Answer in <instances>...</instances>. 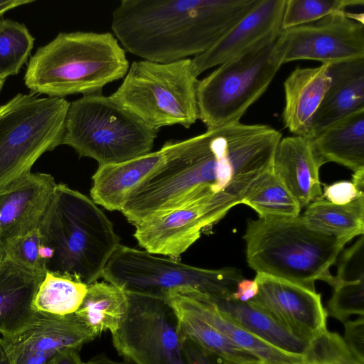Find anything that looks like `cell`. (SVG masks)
Wrapping results in <instances>:
<instances>
[{"label": "cell", "mask_w": 364, "mask_h": 364, "mask_svg": "<svg viewBox=\"0 0 364 364\" xmlns=\"http://www.w3.org/2000/svg\"><path fill=\"white\" fill-rule=\"evenodd\" d=\"M254 159L242 137L228 127L207 129L190 146L141 184L120 211L139 223L203 198L226 215L240 204L252 181Z\"/></svg>", "instance_id": "obj_1"}, {"label": "cell", "mask_w": 364, "mask_h": 364, "mask_svg": "<svg viewBox=\"0 0 364 364\" xmlns=\"http://www.w3.org/2000/svg\"><path fill=\"white\" fill-rule=\"evenodd\" d=\"M259 1L122 0L112 12V30L129 53L172 63L207 51Z\"/></svg>", "instance_id": "obj_2"}, {"label": "cell", "mask_w": 364, "mask_h": 364, "mask_svg": "<svg viewBox=\"0 0 364 364\" xmlns=\"http://www.w3.org/2000/svg\"><path fill=\"white\" fill-rule=\"evenodd\" d=\"M129 68L125 50L112 33L61 32L30 57L23 79L32 95L65 98L102 92Z\"/></svg>", "instance_id": "obj_3"}, {"label": "cell", "mask_w": 364, "mask_h": 364, "mask_svg": "<svg viewBox=\"0 0 364 364\" xmlns=\"http://www.w3.org/2000/svg\"><path fill=\"white\" fill-rule=\"evenodd\" d=\"M39 231L53 252L47 271L87 285L102 277L119 237L112 223L87 196L57 183Z\"/></svg>", "instance_id": "obj_4"}, {"label": "cell", "mask_w": 364, "mask_h": 364, "mask_svg": "<svg viewBox=\"0 0 364 364\" xmlns=\"http://www.w3.org/2000/svg\"><path fill=\"white\" fill-rule=\"evenodd\" d=\"M243 238L248 265L257 273L286 279L312 291L330 272L348 242L310 228L301 215L280 220H249Z\"/></svg>", "instance_id": "obj_5"}, {"label": "cell", "mask_w": 364, "mask_h": 364, "mask_svg": "<svg viewBox=\"0 0 364 364\" xmlns=\"http://www.w3.org/2000/svg\"><path fill=\"white\" fill-rule=\"evenodd\" d=\"M102 278L128 293L166 300L169 293L179 292L208 301L230 298L244 279L235 268L196 267L121 244L107 263Z\"/></svg>", "instance_id": "obj_6"}, {"label": "cell", "mask_w": 364, "mask_h": 364, "mask_svg": "<svg viewBox=\"0 0 364 364\" xmlns=\"http://www.w3.org/2000/svg\"><path fill=\"white\" fill-rule=\"evenodd\" d=\"M158 132L100 92L70 102L62 144L98 166L117 164L151 152Z\"/></svg>", "instance_id": "obj_7"}, {"label": "cell", "mask_w": 364, "mask_h": 364, "mask_svg": "<svg viewBox=\"0 0 364 364\" xmlns=\"http://www.w3.org/2000/svg\"><path fill=\"white\" fill-rule=\"evenodd\" d=\"M198 75L191 58L161 63L134 61L110 97L149 127H191L198 119Z\"/></svg>", "instance_id": "obj_8"}, {"label": "cell", "mask_w": 364, "mask_h": 364, "mask_svg": "<svg viewBox=\"0 0 364 364\" xmlns=\"http://www.w3.org/2000/svg\"><path fill=\"white\" fill-rule=\"evenodd\" d=\"M69 105L65 98L19 93L0 105V190L62 144Z\"/></svg>", "instance_id": "obj_9"}, {"label": "cell", "mask_w": 364, "mask_h": 364, "mask_svg": "<svg viewBox=\"0 0 364 364\" xmlns=\"http://www.w3.org/2000/svg\"><path fill=\"white\" fill-rule=\"evenodd\" d=\"M281 31L223 63L198 82L199 119L207 129L240 122L267 90L281 65L273 50Z\"/></svg>", "instance_id": "obj_10"}, {"label": "cell", "mask_w": 364, "mask_h": 364, "mask_svg": "<svg viewBox=\"0 0 364 364\" xmlns=\"http://www.w3.org/2000/svg\"><path fill=\"white\" fill-rule=\"evenodd\" d=\"M129 309L112 345L132 364H187L174 312L166 300L128 293Z\"/></svg>", "instance_id": "obj_11"}, {"label": "cell", "mask_w": 364, "mask_h": 364, "mask_svg": "<svg viewBox=\"0 0 364 364\" xmlns=\"http://www.w3.org/2000/svg\"><path fill=\"white\" fill-rule=\"evenodd\" d=\"M363 14L334 13L316 21L282 30L273 50L279 64L314 60L321 64L364 57Z\"/></svg>", "instance_id": "obj_12"}, {"label": "cell", "mask_w": 364, "mask_h": 364, "mask_svg": "<svg viewBox=\"0 0 364 364\" xmlns=\"http://www.w3.org/2000/svg\"><path fill=\"white\" fill-rule=\"evenodd\" d=\"M254 279L258 293L249 302L294 337L309 343L327 330L328 313L316 291L264 273Z\"/></svg>", "instance_id": "obj_13"}, {"label": "cell", "mask_w": 364, "mask_h": 364, "mask_svg": "<svg viewBox=\"0 0 364 364\" xmlns=\"http://www.w3.org/2000/svg\"><path fill=\"white\" fill-rule=\"evenodd\" d=\"M224 216L215 201L203 198L139 223L134 237L149 253L176 258Z\"/></svg>", "instance_id": "obj_14"}, {"label": "cell", "mask_w": 364, "mask_h": 364, "mask_svg": "<svg viewBox=\"0 0 364 364\" xmlns=\"http://www.w3.org/2000/svg\"><path fill=\"white\" fill-rule=\"evenodd\" d=\"M97 336L75 314L54 316L36 312L22 330L2 338L15 364H46L58 353L80 350Z\"/></svg>", "instance_id": "obj_15"}, {"label": "cell", "mask_w": 364, "mask_h": 364, "mask_svg": "<svg viewBox=\"0 0 364 364\" xmlns=\"http://www.w3.org/2000/svg\"><path fill=\"white\" fill-rule=\"evenodd\" d=\"M192 137L169 140L156 151L129 161L98 168L92 177V200L105 209L121 211L130 196L172 159L186 150Z\"/></svg>", "instance_id": "obj_16"}, {"label": "cell", "mask_w": 364, "mask_h": 364, "mask_svg": "<svg viewBox=\"0 0 364 364\" xmlns=\"http://www.w3.org/2000/svg\"><path fill=\"white\" fill-rule=\"evenodd\" d=\"M54 178L30 173L0 190V257L11 240L38 230L53 198Z\"/></svg>", "instance_id": "obj_17"}, {"label": "cell", "mask_w": 364, "mask_h": 364, "mask_svg": "<svg viewBox=\"0 0 364 364\" xmlns=\"http://www.w3.org/2000/svg\"><path fill=\"white\" fill-rule=\"evenodd\" d=\"M285 4L286 0H259L210 49L191 58L198 76L243 53L267 36L281 31Z\"/></svg>", "instance_id": "obj_18"}, {"label": "cell", "mask_w": 364, "mask_h": 364, "mask_svg": "<svg viewBox=\"0 0 364 364\" xmlns=\"http://www.w3.org/2000/svg\"><path fill=\"white\" fill-rule=\"evenodd\" d=\"M323 165L309 137L281 139L272 163V171L301 208L322 196L319 169Z\"/></svg>", "instance_id": "obj_19"}, {"label": "cell", "mask_w": 364, "mask_h": 364, "mask_svg": "<svg viewBox=\"0 0 364 364\" xmlns=\"http://www.w3.org/2000/svg\"><path fill=\"white\" fill-rule=\"evenodd\" d=\"M329 64L296 68L286 79L282 119L294 136L310 137L316 113L330 86Z\"/></svg>", "instance_id": "obj_20"}, {"label": "cell", "mask_w": 364, "mask_h": 364, "mask_svg": "<svg viewBox=\"0 0 364 364\" xmlns=\"http://www.w3.org/2000/svg\"><path fill=\"white\" fill-rule=\"evenodd\" d=\"M330 86L314 117V136L333 122L364 110V57L329 64Z\"/></svg>", "instance_id": "obj_21"}, {"label": "cell", "mask_w": 364, "mask_h": 364, "mask_svg": "<svg viewBox=\"0 0 364 364\" xmlns=\"http://www.w3.org/2000/svg\"><path fill=\"white\" fill-rule=\"evenodd\" d=\"M45 274L0 259V333L11 336L25 328L36 311L33 300Z\"/></svg>", "instance_id": "obj_22"}, {"label": "cell", "mask_w": 364, "mask_h": 364, "mask_svg": "<svg viewBox=\"0 0 364 364\" xmlns=\"http://www.w3.org/2000/svg\"><path fill=\"white\" fill-rule=\"evenodd\" d=\"M309 138L323 164L336 162L353 172L364 168V110L333 122Z\"/></svg>", "instance_id": "obj_23"}, {"label": "cell", "mask_w": 364, "mask_h": 364, "mask_svg": "<svg viewBox=\"0 0 364 364\" xmlns=\"http://www.w3.org/2000/svg\"><path fill=\"white\" fill-rule=\"evenodd\" d=\"M179 294L195 314L263 364H305L303 355L284 351L262 340L232 322L213 304L191 294Z\"/></svg>", "instance_id": "obj_24"}, {"label": "cell", "mask_w": 364, "mask_h": 364, "mask_svg": "<svg viewBox=\"0 0 364 364\" xmlns=\"http://www.w3.org/2000/svg\"><path fill=\"white\" fill-rule=\"evenodd\" d=\"M166 301L176 317L183 343L191 341L204 350L237 364H263L257 357L237 346L223 333L195 314L179 293H169Z\"/></svg>", "instance_id": "obj_25"}, {"label": "cell", "mask_w": 364, "mask_h": 364, "mask_svg": "<svg viewBox=\"0 0 364 364\" xmlns=\"http://www.w3.org/2000/svg\"><path fill=\"white\" fill-rule=\"evenodd\" d=\"M129 309L128 294L107 282L87 285L86 294L75 314L97 336L115 332L125 319Z\"/></svg>", "instance_id": "obj_26"}, {"label": "cell", "mask_w": 364, "mask_h": 364, "mask_svg": "<svg viewBox=\"0 0 364 364\" xmlns=\"http://www.w3.org/2000/svg\"><path fill=\"white\" fill-rule=\"evenodd\" d=\"M232 322L268 343L288 353L303 355L308 343L294 337L268 315L249 301L230 298L208 301Z\"/></svg>", "instance_id": "obj_27"}, {"label": "cell", "mask_w": 364, "mask_h": 364, "mask_svg": "<svg viewBox=\"0 0 364 364\" xmlns=\"http://www.w3.org/2000/svg\"><path fill=\"white\" fill-rule=\"evenodd\" d=\"M301 216L312 230L349 242L364 233V195L344 205L321 197L309 203Z\"/></svg>", "instance_id": "obj_28"}, {"label": "cell", "mask_w": 364, "mask_h": 364, "mask_svg": "<svg viewBox=\"0 0 364 364\" xmlns=\"http://www.w3.org/2000/svg\"><path fill=\"white\" fill-rule=\"evenodd\" d=\"M242 203L255 210L259 218L267 220L296 218L300 215L301 210L272 168L252 186Z\"/></svg>", "instance_id": "obj_29"}, {"label": "cell", "mask_w": 364, "mask_h": 364, "mask_svg": "<svg viewBox=\"0 0 364 364\" xmlns=\"http://www.w3.org/2000/svg\"><path fill=\"white\" fill-rule=\"evenodd\" d=\"M87 285L72 277L46 272L33 300L36 312L54 316L75 314L87 292Z\"/></svg>", "instance_id": "obj_30"}, {"label": "cell", "mask_w": 364, "mask_h": 364, "mask_svg": "<svg viewBox=\"0 0 364 364\" xmlns=\"http://www.w3.org/2000/svg\"><path fill=\"white\" fill-rule=\"evenodd\" d=\"M35 42L24 23L0 18V77L18 75L28 62Z\"/></svg>", "instance_id": "obj_31"}, {"label": "cell", "mask_w": 364, "mask_h": 364, "mask_svg": "<svg viewBox=\"0 0 364 364\" xmlns=\"http://www.w3.org/2000/svg\"><path fill=\"white\" fill-rule=\"evenodd\" d=\"M363 4V0H286L282 30L310 23Z\"/></svg>", "instance_id": "obj_32"}, {"label": "cell", "mask_w": 364, "mask_h": 364, "mask_svg": "<svg viewBox=\"0 0 364 364\" xmlns=\"http://www.w3.org/2000/svg\"><path fill=\"white\" fill-rule=\"evenodd\" d=\"M305 364H364L336 332L324 331L311 340L303 354Z\"/></svg>", "instance_id": "obj_33"}, {"label": "cell", "mask_w": 364, "mask_h": 364, "mask_svg": "<svg viewBox=\"0 0 364 364\" xmlns=\"http://www.w3.org/2000/svg\"><path fill=\"white\" fill-rule=\"evenodd\" d=\"M327 304V313L345 323L352 315L364 316V279L338 282Z\"/></svg>", "instance_id": "obj_34"}, {"label": "cell", "mask_w": 364, "mask_h": 364, "mask_svg": "<svg viewBox=\"0 0 364 364\" xmlns=\"http://www.w3.org/2000/svg\"><path fill=\"white\" fill-rule=\"evenodd\" d=\"M43 244L38 230L9 241L4 247L1 258H6L27 270L45 274L46 262L41 256Z\"/></svg>", "instance_id": "obj_35"}, {"label": "cell", "mask_w": 364, "mask_h": 364, "mask_svg": "<svg viewBox=\"0 0 364 364\" xmlns=\"http://www.w3.org/2000/svg\"><path fill=\"white\" fill-rule=\"evenodd\" d=\"M364 279V237H360L341 255L334 283Z\"/></svg>", "instance_id": "obj_36"}, {"label": "cell", "mask_w": 364, "mask_h": 364, "mask_svg": "<svg viewBox=\"0 0 364 364\" xmlns=\"http://www.w3.org/2000/svg\"><path fill=\"white\" fill-rule=\"evenodd\" d=\"M343 323L345 343L351 353L364 363V316L353 321L348 319Z\"/></svg>", "instance_id": "obj_37"}, {"label": "cell", "mask_w": 364, "mask_h": 364, "mask_svg": "<svg viewBox=\"0 0 364 364\" xmlns=\"http://www.w3.org/2000/svg\"><path fill=\"white\" fill-rule=\"evenodd\" d=\"M363 195L358 192L351 181H340L326 186L321 198L334 204L344 205Z\"/></svg>", "instance_id": "obj_38"}, {"label": "cell", "mask_w": 364, "mask_h": 364, "mask_svg": "<svg viewBox=\"0 0 364 364\" xmlns=\"http://www.w3.org/2000/svg\"><path fill=\"white\" fill-rule=\"evenodd\" d=\"M187 364H237L213 354L191 341L183 343Z\"/></svg>", "instance_id": "obj_39"}, {"label": "cell", "mask_w": 364, "mask_h": 364, "mask_svg": "<svg viewBox=\"0 0 364 364\" xmlns=\"http://www.w3.org/2000/svg\"><path fill=\"white\" fill-rule=\"evenodd\" d=\"M258 293V285L253 280L243 279L237 284L232 299L240 302H248L254 299Z\"/></svg>", "instance_id": "obj_40"}, {"label": "cell", "mask_w": 364, "mask_h": 364, "mask_svg": "<svg viewBox=\"0 0 364 364\" xmlns=\"http://www.w3.org/2000/svg\"><path fill=\"white\" fill-rule=\"evenodd\" d=\"M80 350L68 349L56 354L46 364H84Z\"/></svg>", "instance_id": "obj_41"}, {"label": "cell", "mask_w": 364, "mask_h": 364, "mask_svg": "<svg viewBox=\"0 0 364 364\" xmlns=\"http://www.w3.org/2000/svg\"><path fill=\"white\" fill-rule=\"evenodd\" d=\"M33 0H0V18L8 11L33 3Z\"/></svg>", "instance_id": "obj_42"}, {"label": "cell", "mask_w": 364, "mask_h": 364, "mask_svg": "<svg viewBox=\"0 0 364 364\" xmlns=\"http://www.w3.org/2000/svg\"><path fill=\"white\" fill-rule=\"evenodd\" d=\"M0 364H15L13 357L2 337H0Z\"/></svg>", "instance_id": "obj_43"}, {"label": "cell", "mask_w": 364, "mask_h": 364, "mask_svg": "<svg viewBox=\"0 0 364 364\" xmlns=\"http://www.w3.org/2000/svg\"><path fill=\"white\" fill-rule=\"evenodd\" d=\"M351 182L359 193L364 194V168L354 172Z\"/></svg>", "instance_id": "obj_44"}, {"label": "cell", "mask_w": 364, "mask_h": 364, "mask_svg": "<svg viewBox=\"0 0 364 364\" xmlns=\"http://www.w3.org/2000/svg\"><path fill=\"white\" fill-rule=\"evenodd\" d=\"M5 81H6V80L2 79V78L0 77V92H1V90L3 88V87H4Z\"/></svg>", "instance_id": "obj_45"}, {"label": "cell", "mask_w": 364, "mask_h": 364, "mask_svg": "<svg viewBox=\"0 0 364 364\" xmlns=\"http://www.w3.org/2000/svg\"><path fill=\"white\" fill-rule=\"evenodd\" d=\"M1 259V257H0V259Z\"/></svg>", "instance_id": "obj_46"}]
</instances>
